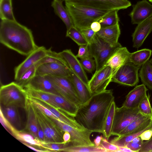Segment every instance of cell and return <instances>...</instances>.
Wrapping results in <instances>:
<instances>
[{
	"mask_svg": "<svg viewBox=\"0 0 152 152\" xmlns=\"http://www.w3.org/2000/svg\"><path fill=\"white\" fill-rule=\"evenodd\" d=\"M12 135L21 142H26L31 145L37 146L42 148L45 141L35 138L30 134L15 129Z\"/></svg>",
	"mask_w": 152,
	"mask_h": 152,
	"instance_id": "f1b7e54d",
	"label": "cell"
},
{
	"mask_svg": "<svg viewBox=\"0 0 152 152\" xmlns=\"http://www.w3.org/2000/svg\"><path fill=\"white\" fill-rule=\"evenodd\" d=\"M28 100L30 103L39 110L51 118L60 121L59 119L48 108L37 100L28 97Z\"/></svg>",
	"mask_w": 152,
	"mask_h": 152,
	"instance_id": "ab89813d",
	"label": "cell"
},
{
	"mask_svg": "<svg viewBox=\"0 0 152 152\" xmlns=\"http://www.w3.org/2000/svg\"><path fill=\"white\" fill-rule=\"evenodd\" d=\"M70 69L88 86L89 80L80 60L70 49H66L59 53Z\"/></svg>",
	"mask_w": 152,
	"mask_h": 152,
	"instance_id": "2e32d148",
	"label": "cell"
},
{
	"mask_svg": "<svg viewBox=\"0 0 152 152\" xmlns=\"http://www.w3.org/2000/svg\"><path fill=\"white\" fill-rule=\"evenodd\" d=\"M70 145V142L65 144L63 142L50 143L45 142L42 148L49 152L62 151L65 148Z\"/></svg>",
	"mask_w": 152,
	"mask_h": 152,
	"instance_id": "60d3db41",
	"label": "cell"
},
{
	"mask_svg": "<svg viewBox=\"0 0 152 152\" xmlns=\"http://www.w3.org/2000/svg\"><path fill=\"white\" fill-rule=\"evenodd\" d=\"M62 2L60 1L53 0L51 6L55 14L65 24L67 30L74 25L70 15L65 7L63 5Z\"/></svg>",
	"mask_w": 152,
	"mask_h": 152,
	"instance_id": "83f0119b",
	"label": "cell"
},
{
	"mask_svg": "<svg viewBox=\"0 0 152 152\" xmlns=\"http://www.w3.org/2000/svg\"><path fill=\"white\" fill-rule=\"evenodd\" d=\"M152 136V128L149 129L142 133L140 137L143 140H149Z\"/></svg>",
	"mask_w": 152,
	"mask_h": 152,
	"instance_id": "681fc988",
	"label": "cell"
},
{
	"mask_svg": "<svg viewBox=\"0 0 152 152\" xmlns=\"http://www.w3.org/2000/svg\"><path fill=\"white\" fill-rule=\"evenodd\" d=\"M24 88L26 91L28 97L43 101L55 108H58L56 104L46 92L30 88Z\"/></svg>",
	"mask_w": 152,
	"mask_h": 152,
	"instance_id": "836d02e7",
	"label": "cell"
},
{
	"mask_svg": "<svg viewBox=\"0 0 152 152\" xmlns=\"http://www.w3.org/2000/svg\"><path fill=\"white\" fill-rule=\"evenodd\" d=\"M152 152V136L148 140L143 142L139 152Z\"/></svg>",
	"mask_w": 152,
	"mask_h": 152,
	"instance_id": "c3c4849f",
	"label": "cell"
},
{
	"mask_svg": "<svg viewBox=\"0 0 152 152\" xmlns=\"http://www.w3.org/2000/svg\"><path fill=\"white\" fill-rule=\"evenodd\" d=\"M80 61L84 69L88 72L92 73L96 70L95 62L91 56L80 59Z\"/></svg>",
	"mask_w": 152,
	"mask_h": 152,
	"instance_id": "7bdbcfd3",
	"label": "cell"
},
{
	"mask_svg": "<svg viewBox=\"0 0 152 152\" xmlns=\"http://www.w3.org/2000/svg\"><path fill=\"white\" fill-rule=\"evenodd\" d=\"M114 99L113 89L93 94L86 102L79 106L74 118L85 129L102 133L105 119Z\"/></svg>",
	"mask_w": 152,
	"mask_h": 152,
	"instance_id": "6da1fadb",
	"label": "cell"
},
{
	"mask_svg": "<svg viewBox=\"0 0 152 152\" xmlns=\"http://www.w3.org/2000/svg\"><path fill=\"white\" fill-rule=\"evenodd\" d=\"M119 152H133L129 148L126 147H119Z\"/></svg>",
	"mask_w": 152,
	"mask_h": 152,
	"instance_id": "9f6ffc18",
	"label": "cell"
},
{
	"mask_svg": "<svg viewBox=\"0 0 152 152\" xmlns=\"http://www.w3.org/2000/svg\"><path fill=\"white\" fill-rule=\"evenodd\" d=\"M0 42L8 48L23 56H28L38 46L31 30L16 20H1Z\"/></svg>",
	"mask_w": 152,
	"mask_h": 152,
	"instance_id": "7a4b0ae2",
	"label": "cell"
},
{
	"mask_svg": "<svg viewBox=\"0 0 152 152\" xmlns=\"http://www.w3.org/2000/svg\"><path fill=\"white\" fill-rule=\"evenodd\" d=\"M100 146L104 148L107 152H118L119 151L118 146L109 142L106 138L103 137L102 139Z\"/></svg>",
	"mask_w": 152,
	"mask_h": 152,
	"instance_id": "f6af8a7d",
	"label": "cell"
},
{
	"mask_svg": "<svg viewBox=\"0 0 152 152\" xmlns=\"http://www.w3.org/2000/svg\"><path fill=\"white\" fill-rule=\"evenodd\" d=\"M79 46L78 53L76 56L77 58L81 59L91 56L89 52L88 44Z\"/></svg>",
	"mask_w": 152,
	"mask_h": 152,
	"instance_id": "bcb514c9",
	"label": "cell"
},
{
	"mask_svg": "<svg viewBox=\"0 0 152 152\" xmlns=\"http://www.w3.org/2000/svg\"><path fill=\"white\" fill-rule=\"evenodd\" d=\"M132 24H138L152 17V5L146 0L138 1L133 5V9L129 14Z\"/></svg>",
	"mask_w": 152,
	"mask_h": 152,
	"instance_id": "9a60e30c",
	"label": "cell"
},
{
	"mask_svg": "<svg viewBox=\"0 0 152 152\" xmlns=\"http://www.w3.org/2000/svg\"><path fill=\"white\" fill-rule=\"evenodd\" d=\"M69 78L74 87L81 105L84 104L91 98L93 94L91 92L88 86L71 69Z\"/></svg>",
	"mask_w": 152,
	"mask_h": 152,
	"instance_id": "44dd1931",
	"label": "cell"
},
{
	"mask_svg": "<svg viewBox=\"0 0 152 152\" xmlns=\"http://www.w3.org/2000/svg\"><path fill=\"white\" fill-rule=\"evenodd\" d=\"M25 110L26 113L27 119L25 129L27 132L31 134L35 138L39 139L37 129V120L33 106L28 100Z\"/></svg>",
	"mask_w": 152,
	"mask_h": 152,
	"instance_id": "d4e9b609",
	"label": "cell"
},
{
	"mask_svg": "<svg viewBox=\"0 0 152 152\" xmlns=\"http://www.w3.org/2000/svg\"><path fill=\"white\" fill-rule=\"evenodd\" d=\"M24 88H30L60 95L52 82L45 76L35 75L28 82Z\"/></svg>",
	"mask_w": 152,
	"mask_h": 152,
	"instance_id": "ffe728a7",
	"label": "cell"
},
{
	"mask_svg": "<svg viewBox=\"0 0 152 152\" xmlns=\"http://www.w3.org/2000/svg\"><path fill=\"white\" fill-rule=\"evenodd\" d=\"M26 89L15 82L2 85L0 89V101L3 107L15 106L26 108L28 102Z\"/></svg>",
	"mask_w": 152,
	"mask_h": 152,
	"instance_id": "277c9868",
	"label": "cell"
},
{
	"mask_svg": "<svg viewBox=\"0 0 152 152\" xmlns=\"http://www.w3.org/2000/svg\"><path fill=\"white\" fill-rule=\"evenodd\" d=\"M143 142V140L140 137H138L134 138L129 142L125 147L129 148L133 152H139L142 147Z\"/></svg>",
	"mask_w": 152,
	"mask_h": 152,
	"instance_id": "ee69618b",
	"label": "cell"
},
{
	"mask_svg": "<svg viewBox=\"0 0 152 152\" xmlns=\"http://www.w3.org/2000/svg\"><path fill=\"white\" fill-rule=\"evenodd\" d=\"M0 17L1 20H16L13 12L12 0H0Z\"/></svg>",
	"mask_w": 152,
	"mask_h": 152,
	"instance_id": "d6a6232c",
	"label": "cell"
},
{
	"mask_svg": "<svg viewBox=\"0 0 152 152\" xmlns=\"http://www.w3.org/2000/svg\"><path fill=\"white\" fill-rule=\"evenodd\" d=\"M63 142L66 144L71 142V135L70 134L67 132H64L63 136Z\"/></svg>",
	"mask_w": 152,
	"mask_h": 152,
	"instance_id": "f5cc1de1",
	"label": "cell"
},
{
	"mask_svg": "<svg viewBox=\"0 0 152 152\" xmlns=\"http://www.w3.org/2000/svg\"><path fill=\"white\" fill-rule=\"evenodd\" d=\"M37 100L50 110L60 121L76 128L81 129H85L74 118L65 114L57 108L52 106L47 102Z\"/></svg>",
	"mask_w": 152,
	"mask_h": 152,
	"instance_id": "484cf974",
	"label": "cell"
},
{
	"mask_svg": "<svg viewBox=\"0 0 152 152\" xmlns=\"http://www.w3.org/2000/svg\"><path fill=\"white\" fill-rule=\"evenodd\" d=\"M57 0L60 1H65L66 0Z\"/></svg>",
	"mask_w": 152,
	"mask_h": 152,
	"instance_id": "680465c9",
	"label": "cell"
},
{
	"mask_svg": "<svg viewBox=\"0 0 152 152\" xmlns=\"http://www.w3.org/2000/svg\"><path fill=\"white\" fill-rule=\"evenodd\" d=\"M91 28L96 33L101 28L100 24L98 21L94 22L91 25Z\"/></svg>",
	"mask_w": 152,
	"mask_h": 152,
	"instance_id": "816d5d0a",
	"label": "cell"
},
{
	"mask_svg": "<svg viewBox=\"0 0 152 152\" xmlns=\"http://www.w3.org/2000/svg\"><path fill=\"white\" fill-rule=\"evenodd\" d=\"M113 70L109 66H104L95 71L89 80L88 87L92 94L98 93L106 90L111 81Z\"/></svg>",
	"mask_w": 152,
	"mask_h": 152,
	"instance_id": "7c38bea8",
	"label": "cell"
},
{
	"mask_svg": "<svg viewBox=\"0 0 152 152\" xmlns=\"http://www.w3.org/2000/svg\"><path fill=\"white\" fill-rule=\"evenodd\" d=\"M140 67L131 62L120 67L113 75L111 82L129 86H134L139 82L138 71Z\"/></svg>",
	"mask_w": 152,
	"mask_h": 152,
	"instance_id": "ba28073f",
	"label": "cell"
},
{
	"mask_svg": "<svg viewBox=\"0 0 152 152\" xmlns=\"http://www.w3.org/2000/svg\"><path fill=\"white\" fill-rule=\"evenodd\" d=\"M103 137L102 136H97L94 140V145L97 147L99 146Z\"/></svg>",
	"mask_w": 152,
	"mask_h": 152,
	"instance_id": "11a10c76",
	"label": "cell"
},
{
	"mask_svg": "<svg viewBox=\"0 0 152 152\" xmlns=\"http://www.w3.org/2000/svg\"><path fill=\"white\" fill-rule=\"evenodd\" d=\"M23 144L27 146L29 148L37 152H49L48 151L45 150H40L39 149H37L36 148H35L31 146L30 145L25 142H21Z\"/></svg>",
	"mask_w": 152,
	"mask_h": 152,
	"instance_id": "db71d44e",
	"label": "cell"
},
{
	"mask_svg": "<svg viewBox=\"0 0 152 152\" xmlns=\"http://www.w3.org/2000/svg\"></svg>",
	"mask_w": 152,
	"mask_h": 152,
	"instance_id": "94428289",
	"label": "cell"
},
{
	"mask_svg": "<svg viewBox=\"0 0 152 152\" xmlns=\"http://www.w3.org/2000/svg\"><path fill=\"white\" fill-rule=\"evenodd\" d=\"M46 92L57 105V109L70 116L75 117L79 107L78 105L60 95Z\"/></svg>",
	"mask_w": 152,
	"mask_h": 152,
	"instance_id": "7402d4cb",
	"label": "cell"
},
{
	"mask_svg": "<svg viewBox=\"0 0 152 152\" xmlns=\"http://www.w3.org/2000/svg\"><path fill=\"white\" fill-rule=\"evenodd\" d=\"M152 53V50L150 49L144 48L130 53V62L134 64L141 66L148 61Z\"/></svg>",
	"mask_w": 152,
	"mask_h": 152,
	"instance_id": "4dcf8cb0",
	"label": "cell"
},
{
	"mask_svg": "<svg viewBox=\"0 0 152 152\" xmlns=\"http://www.w3.org/2000/svg\"><path fill=\"white\" fill-rule=\"evenodd\" d=\"M121 46L119 43L115 45H112L96 34L92 41L89 44L90 56L94 58L95 62V71L103 67L115 50Z\"/></svg>",
	"mask_w": 152,
	"mask_h": 152,
	"instance_id": "5b68a950",
	"label": "cell"
},
{
	"mask_svg": "<svg viewBox=\"0 0 152 152\" xmlns=\"http://www.w3.org/2000/svg\"><path fill=\"white\" fill-rule=\"evenodd\" d=\"M3 114L8 122L14 128L18 129L21 126V121L18 109L15 106L0 107Z\"/></svg>",
	"mask_w": 152,
	"mask_h": 152,
	"instance_id": "4316f807",
	"label": "cell"
},
{
	"mask_svg": "<svg viewBox=\"0 0 152 152\" xmlns=\"http://www.w3.org/2000/svg\"><path fill=\"white\" fill-rule=\"evenodd\" d=\"M70 71L68 65L56 63H46L38 66L35 75H50L69 77Z\"/></svg>",
	"mask_w": 152,
	"mask_h": 152,
	"instance_id": "5bb4252c",
	"label": "cell"
},
{
	"mask_svg": "<svg viewBox=\"0 0 152 152\" xmlns=\"http://www.w3.org/2000/svg\"><path fill=\"white\" fill-rule=\"evenodd\" d=\"M151 128L152 124L147 128L137 132L127 135L117 136L112 139L110 142L118 146L125 147L128 143L134 139L140 137L144 131Z\"/></svg>",
	"mask_w": 152,
	"mask_h": 152,
	"instance_id": "e575fe53",
	"label": "cell"
},
{
	"mask_svg": "<svg viewBox=\"0 0 152 152\" xmlns=\"http://www.w3.org/2000/svg\"><path fill=\"white\" fill-rule=\"evenodd\" d=\"M149 1L150 2H152V0H149Z\"/></svg>",
	"mask_w": 152,
	"mask_h": 152,
	"instance_id": "91938a15",
	"label": "cell"
},
{
	"mask_svg": "<svg viewBox=\"0 0 152 152\" xmlns=\"http://www.w3.org/2000/svg\"><path fill=\"white\" fill-rule=\"evenodd\" d=\"M96 34L109 44L116 45L119 43L118 39L121 34L119 23L114 26L101 28Z\"/></svg>",
	"mask_w": 152,
	"mask_h": 152,
	"instance_id": "cb8c5ba5",
	"label": "cell"
},
{
	"mask_svg": "<svg viewBox=\"0 0 152 152\" xmlns=\"http://www.w3.org/2000/svg\"><path fill=\"white\" fill-rule=\"evenodd\" d=\"M139 75L143 84L152 90V65L149 60L141 66Z\"/></svg>",
	"mask_w": 152,
	"mask_h": 152,
	"instance_id": "1f68e13d",
	"label": "cell"
},
{
	"mask_svg": "<svg viewBox=\"0 0 152 152\" xmlns=\"http://www.w3.org/2000/svg\"><path fill=\"white\" fill-rule=\"evenodd\" d=\"M37 129L39 139L42 141L45 142V137L43 130L38 120Z\"/></svg>",
	"mask_w": 152,
	"mask_h": 152,
	"instance_id": "f907efd6",
	"label": "cell"
},
{
	"mask_svg": "<svg viewBox=\"0 0 152 152\" xmlns=\"http://www.w3.org/2000/svg\"><path fill=\"white\" fill-rule=\"evenodd\" d=\"M102 10H119L131 5L128 0H66L65 2Z\"/></svg>",
	"mask_w": 152,
	"mask_h": 152,
	"instance_id": "9c48e42d",
	"label": "cell"
},
{
	"mask_svg": "<svg viewBox=\"0 0 152 152\" xmlns=\"http://www.w3.org/2000/svg\"><path fill=\"white\" fill-rule=\"evenodd\" d=\"M40 65L39 61L26 71L21 77L15 82L24 88L28 82L35 75L37 69Z\"/></svg>",
	"mask_w": 152,
	"mask_h": 152,
	"instance_id": "f35d334b",
	"label": "cell"
},
{
	"mask_svg": "<svg viewBox=\"0 0 152 152\" xmlns=\"http://www.w3.org/2000/svg\"><path fill=\"white\" fill-rule=\"evenodd\" d=\"M32 106L37 120L43 130L45 142H63V136L64 132L58 126L51 118Z\"/></svg>",
	"mask_w": 152,
	"mask_h": 152,
	"instance_id": "8992f818",
	"label": "cell"
},
{
	"mask_svg": "<svg viewBox=\"0 0 152 152\" xmlns=\"http://www.w3.org/2000/svg\"><path fill=\"white\" fill-rule=\"evenodd\" d=\"M148 89L144 84L137 85L127 95L122 106L130 108H136L147 95Z\"/></svg>",
	"mask_w": 152,
	"mask_h": 152,
	"instance_id": "ac0fdd59",
	"label": "cell"
},
{
	"mask_svg": "<svg viewBox=\"0 0 152 152\" xmlns=\"http://www.w3.org/2000/svg\"><path fill=\"white\" fill-rule=\"evenodd\" d=\"M58 126L64 132H69L71 135V145L80 146L94 145L90 138L93 132L87 129H81L74 128L61 121L52 118Z\"/></svg>",
	"mask_w": 152,
	"mask_h": 152,
	"instance_id": "8fae6325",
	"label": "cell"
},
{
	"mask_svg": "<svg viewBox=\"0 0 152 152\" xmlns=\"http://www.w3.org/2000/svg\"><path fill=\"white\" fill-rule=\"evenodd\" d=\"M152 31V17L138 24L132 35L133 47L138 48Z\"/></svg>",
	"mask_w": 152,
	"mask_h": 152,
	"instance_id": "e0dca14e",
	"label": "cell"
},
{
	"mask_svg": "<svg viewBox=\"0 0 152 152\" xmlns=\"http://www.w3.org/2000/svg\"><path fill=\"white\" fill-rule=\"evenodd\" d=\"M45 76L52 82L60 95L79 107L81 105L79 99L69 77L50 75Z\"/></svg>",
	"mask_w": 152,
	"mask_h": 152,
	"instance_id": "30bf717a",
	"label": "cell"
},
{
	"mask_svg": "<svg viewBox=\"0 0 152 152\" xmlns=\"http://www.w3.org/2000/svg\"><path fill=\"white\" fill-rule=\"evenodd\" d=\"M62 151L67 152H106V150L101 146L95 145L74 146L69 145Z\"/></svg>",
	"mask_w": 152,
	"mask_h": 152,
	"instance_id": "d590c367",
	"label": "cell"
},
{
	"mask_svg": "<svg viewBox=\"0 0 152 152\" xmlns=\"http://www.w3.org/2000/svg\"><path fill=\"white\" fill-rule=\"evenodd\" d=\"M118 11L113 10L98 21L100 24L101 28L114 26L118 23L119 20L118 14Z\"/></svg>",
	"mask_w": 152,
	"mask_h": 152,
	"instance_id": "8d00e7d4",
	"label": "cell"
},
{
	"mask_svg": "<svg viewBox=\"0 0 152 152\" xmlns=\"http://www.w3.org/2000/svg\"><path fill=\"white\" fill-rule=\"evenodd\" d=\"M149 61L150 62V63H151V65H152V58H151L150 60H149Z\"/></svg>",
	"mask_w": 152,
	"mask_h": 152,
	"instance_id": "6f0895ef",
	"label": "cell"
},
{
	"mask_svg": "<svg viewBox=\"0 0 152 152\" xmlns=\"http://www.w3.org/2000/svg\"><path fill=\"white\" fill-rule=\"evenodd\" d=\"M116 106L114 100L112 102L105 119L102 134L108 140L112 135V132Z\"/></svg>",
	"mask_w": 152,
	"mask_h": 152,
	"instance_id": "f546056e",
	"label": "cell"
},
{
	"mask_svg": "<svg viewBox=\"0 0 152 152\" xmlns=\"http://www.w3.org/2000/svg\"><path fill=\"white\" fill-rule=\"evenodd\" d=\"M65 4L73 25L80 30L91 28L93 22L113 10H100L66 1Z\"/></svg>",
	"mask_w": 152,
	"mask_h": 152,
	"instance_id": "3957f363",
	"label": "cell"
},
{
	"mask_svg": "<svg viewBox=\"0 0 152 152\" xmlns=\"http://www.w3.org/2000/svg\"><path fill=\"white\" fill-rule=\"evenodd\" d=\"M48 49L44 46L38 47L15 69L14 79L18 80L27 69L47 56Z\"/></svg>",
	"mask_w": 152,
	"mask_h": 152,
	"instance_id": "4fadbf2b",
	"label": "cell"
},
{
	"mask_svg": "<svg viewBox=\"0 0 152 152\" xmlns=\"http://www.w3.org/2000/svg\"><path fill=\"white\" fill-rule=\"evenodd\" d=\"M149 96L147 95L140 104L138 108L142 115L152 116V108Z\"/></svg>",
	"mask_w": 152,
	"mask_h": 152,
	"instance_id": "b9f144b4",
	"label": "cell"
},
{
	"mask_svg": "<svg viewBox=\"0 0 152 152\" xmlns=\"http://www.w3.org/2000/svg\"><path fill=\"white\" fill-rule=\"evenodd\" d=\"M130 54L126 48L120 47L115 50L104 66H109L112 68L113 75L120 67L127 63L131 62Z\"/></svg>",
	"mask_w": 152,
	"mask_h": 152,
	"instance_id": "d6986e66",
	"label": "cell"
},
{
	"mask_svg": "<svg viewBox=\"0 0 152 152\" xmlns=\"http://www.w3.org/2000/svg\"><path fill=\"white\" fill-rule=\"evenodd\" d=\"M142 115L138 107L130 108L122 105L120 107H116L112 135L118 136L131 122Z\"/></svg>",
	"mask_w": 152,
	"mask_h": 152,
	"instance_id": "52a82bcc",
	"label": "cell"
},
{
	"mask_svg": "<svg viewBox=\"0 0 152 152\" xmlns=\"http://www.w3.org/2000/svg\"><path fill=\"white\" fill-rule=\"evenodd\" d=\"M66 36L70 38L79 46L88 44L80 31L74 26L67 30Z\"/></svg>",
	"mask_w": 152,
	"mask_h": 152,
	"instance_id": "74e56055",
	"label": "cell"
},
{
	"mask_svg": "<svg viewBox=\"0 0 152 152\" xmlns=\"http://www.w3.org/2000/svg\"><path fill=\"white\" fill-rule=\"evenodd\" d=\"M80 31L83 35L88 44H89L92 41L96 33L91 28L83 29Z\"/></svg>",
	"mask_w": 152,
	"mask_h": 152,
	"instance_id": "7dc6e473",
	"label": "cell"
},
{
	"mask_svg": "<svg viewBox=\"0 0 152 152\" xmlns=\"http://www.w3.org/2000/svg\"><path fill=\"white\" fill-rule=\"evenodd\" d=\"M152 124V116L142 115L131 122L118 136L127 135L137 132Z\"/></svg>",
	"mask_w": 152,
	"mask_h": 152,
	"instance_id": "603a6c76",
	"label": "cell"
}]
</instances>
